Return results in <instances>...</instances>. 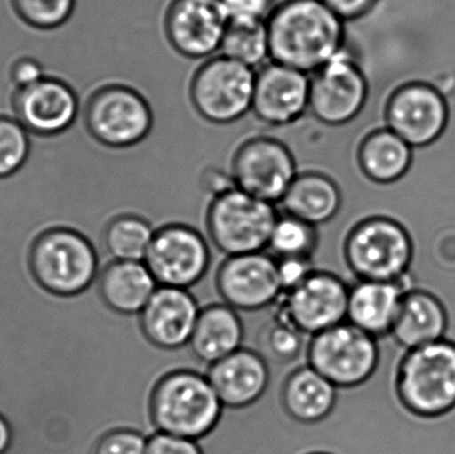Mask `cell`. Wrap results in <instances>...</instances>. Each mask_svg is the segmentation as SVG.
<instances>
[{
  "mask_svg": "<svg viewBox=\"0 0 455 454\" xmlns=\"http://www.w3.org/2000/svg\"><path fill=\"white\" fill-rule=\"evenodd\" d=\"M345 23L321 0H283L267 20L270 60L315 74L347 47Z\"/></svg>",
  "mask_w": 455,
  "mask_h": 454,
  "instance_id": "6da1fadb",
  "label": "cell"
},
{
  "mask_svg": "<svg viewBox=\"0 0 455 454\" xmlns=\"http://www.w3.org/2000/svg\"><path fill=\"white\" fill-rule=\"evenodd\" d=\"M223 410L207 375L189 370L163 376L148 402L149 418L156 432L199 442L215 431Z\"/></svg>",
  "mask_w": 455,
  "mask_h": 454,
  "instance_id": "7a4b0ae2",
  "label": "cell"
},
{
  "mask_svg": "<svg viewBox=\"0 0 455 454\" xmlns=\"http://www.w3.org/2000/svg\"><path fill=\"white\" fill-rule=\"evenodd\" d=\"M395 394L411 415L440 418L455 410V341L409 349L395 373Z\"/></svg>",
  "mask_w": 455,
  "mask_h": 454,
  "instance_id": "3957f363",
  "label": "cell"
},
{
  "mask_svg": "<svg viewBox=\"0 0 455 454\" xmlns=\"http://www.w3.org/2000/svg\"><path fill=\"white\" fill-rule=\"evenodd\" d=\"M28 266L39 287L59 298L82 295L99 277L98 252L92 243L63 227L47 229L34 240Z\"/></svg>",
  "mask_w": 455,
  "mask_h": 454,
  "instance_id": "277c9868",
  "label": "cell"
},
{
  "mask_svg": "<svg viewBox=\"0 0 455 454\" xmlns=\"http://www.w3.org/2000/svg\"><path fill=\"white\" fill-rule=\"evenodd\" d=\"M344 258L357 280L400 282L409 277L413 264V239L395 219L371 216L347 235Z\"/></svg>",
  "mask_w": 455,
  "mask_h": 454,
  "instance_id": "5b68a950",
  "label": "cell"
},
{
  "mask_svg": "<svg viewBox=\"0 0 455 454\" xmlns=\"http://www.w3.org/2000/svg\"><path fill=\"white\" fill-rule=\"evenodd\" d=\"M277 208L238 188H232L211 200L207 211V231L211 243L227 256L265 252Z\"/></svg>",
  "mask_w": 455,
  "mask_h": 454,
  "instance_id": "8992f818",
  "label": "cell"
},
{
  "mask_svg": "<svg viewBox=\"0 0 455 454\" xmlns=\"http://www.w3.org/2000/svg\"><path fill=\"white\" fill-rule=\"evenodd\" d=\"M83 123L93 140L107 148H131L151 132V106L135 88L125 84L100 85L87 99Z\"/></svg>",
  "mask_w": 455,
  "mask_h": 454,
  "instance_id": "52a82bcc",
  "label": "cell"
},
{
  "mask_svg": "<svg viewBox=\"0 0 455 454\" xmlns=\"http://www.w3.org/2000/svg\"><path fill=\"white\" fill-rule=\"evenodd\" d=\"M307 365L339 389L368 383L381 359L379 339L349 322L341 323L310 339Z\"/></svg>",
  "mask_w": 455,
  "mask_h": 454,
  "instance_id": "ba28073f",
  "label": "cell"
},
{
  "mask_svg": "<svg viewBox=\"0 0 455 454\" xmlns=\"http://www.w3.org/2000/svg\"><path fill=\"white\" fill-rule=\"evenodd\" d=\"M256 72L224 55L207 59L195 72L189 87L197 114L218 125L243 119L253 106Z\"/></svg>",
  "mask_w": 455,
  "mask_h": 454,
  "instance_id": "9c48e42d",
  "label": "cell"
},
{
  "mask_svg": "<svg viewBox=\"0 0 455 454\" xmlns=\"http://www.w3.org/2000/svg\"><path fill=\"white\" fill-rule=\"evenodd\" d=\"M368 98V77L347 45L310 75L309 112L329 127L349 124Z\"/></svg>",
  "mask_w": 455,
  "mask_h": 454,
  "instance_id": "30bf717a",
  "label": "cell"
},
{
  "mask_svg": "<svg viewBox=\"0 0 455 454\" xmlns=\"http://www.w3.org/2000/svg\"><path fill=\"white\" fill-rule=\"evenodd\" d=\"M349 291V285L337 275L315 271L281 296L275 306V317L313 338L347 322Z\"/></svg>",
  "mask_w": 455,
  "mask_h": 454,
  "instance_id": "8fae6325",
  "label": "cell"
},
{
  "mask_svg": "<svg viewBox=\"0 0 455 454\" xmlns=\"http://www.w3.org/2000/svg\"><path fill=\"white\" fill-rule=\"evenodd\" d=\"M235 188L272 204H280L297 178L296 159L283 141L257 136L243 141L232 160Z\"/></svg>",
  "mask_w": 455,
  "mask_h": 454,
  "instance_id": "7c38bea8",
  "label": "cell"
},
{
  "mask_svg": "<svg viewBox=\"0 0 455 454\" xmlns=\"http://www.w3.org/2000/svg\"><path fill=\"white\" fill-rule=\"evenodd\" d=\"M451 108L443 91L425 82L401 84L385 107V127L414 149L435 144L448 128Z\"/></svg>",
  "mask_w": 455,
  "mask_h": 454,
  "instance_id": "4fadbf2b",
  "label": "cell"
},
{
  "mask_svg": "<svg viewBox=\"0 0 455 454\" xmlns=\"http://www.w3.org/2000/svg\"><path fill=\"white\" fill-rule=\"evenodd\" d=\"M144 263L160 287L189 290L210 268V245L192 227L168 224L155 231Z\"/></svg>",
  "mask_w": 455,
  "mask_h": 454,
  "instance_id": "5bb4252c",
  "label": "cell"
},
{
  "mask_svg": "<svg viewBox=\"0 0 455 454\" xmlns=\"http://www.w3.org/2000/svg\"><path fill=\"white\" fill-rule=\"evenodd\" d=\"M223 303L238 312H257L275 306L283 296L277 261L269 253L228 256L216 275Z\"/></svg>",
  "mask_w": 455,
  "mask_h": 454,
  "instance_id": "9a60e30c",
  "label": "cell"
},
{
  "mask_svg": "<svg viewBox=\"0 0 455 454\" xmlns=\"http://www.w3.org/2000/svg\"><path fill=\"white\" fill-rule=\"evenodd\" d=\"M11 108L31 135L53 138L76 123L80 99L66 80L47 75L35 84L13 91Z\"/></svg>",
  "mask_w": 455,
  "mask_h": 454,
  "instance_id": "2e32d148",
  "label": "cell"
},
{
  "mask_svg": "<svg viewBox=\"0 0 455 454\" xmlns=\"http://www.w3.org/2000/svg\"><path fill=\"white\" fill-rule=\"evenodd\" d=\"M228 24L221 0H172L164 28L176 52L192 60H207L220 52Z\"/></svg>",
  "mask_w": 455,
  "mask_h": 454,
  "instance_id": "e0dca14e",
  "label": "cell"
},
{
  "mask_svg": "<svg viewBox=\"0 0 455 454\" xmlns=\"http://www.w3.org/2000/svg\"><path fill=\"white\" fill-rule=\"evenodd\" d=\"M310 75L277 61L257 69L251 114L262 124L286 127L309 112Z\"/></svg>",
  "mask_w": 455,
  "mask_h": 454,
  "instance_id": "ac0fdd59",
  "label": "cell"
},
{
  "mask_svg": "<svg viewBox=\"0 0 455 454\" xmlns=\"http://www.w3.org/2000/svg\"><path fill=\"white\" fill-rule=\"evenodd\" d=\"M200 311L189 290L159 285L139 314V325L144 339L155 348L178 351L191 341Z\"/></svg>",
  "mask_w": 455,
  "mask_h": 454,
  "instance_id": "d6986e66",
  "label": "cell"
},
{
  "mask_svg": "<svg viewBox=\"0 0 455 454\" xmlns=\"http://www.w3.org/2000/svg\"><path fill=\"white\" fill-rule=\"evenodd\" d=\"M207 378L223 407L229 410H245L256 404L270 383L267 359L243 346L210 365Z\"/></svg>",
  "mask_w": 455,
  "mask_h": 454,
  "instance_id": "ffe728a7",
  "label": "cell"
},
{
  "mask_svg": "<svg viewBox=\"0 0 455 454\" xmlns=\"http://www.w3.org/2000/svg\"><path fill=\"white\" fill-rule=\"evenodd\" d=\"M409 288V277L400 282L357 280L350 287L347 322L377 339L390 335Z\"/></svg>",
  "mask_w": 455,
  "mask_h": 454,
  "instance_id": "44dd1931",
  "label": "cell"
},
{
  "mask_svg": "<svg viewBox=\"0 0 455 454\" xmlns=\"http://www.w3.org/2000/svg\"><path fill=\"white\" fill-rule=\"evenodd\" d=\"M449 314L445 304L430 291L409 288L401 301L392 336L405 351L446 338Z\"/></svg>",
  "mask_w": 455,
  "mask_h": 454,
  "instance_id": "7402d4cb",
  "label": "cell"
},
{
  "mask_svg": "<svg viewBox=\"0 0 455 454\" xmlns=\"http://www.w3.org/2000/svg\"><path fill=\"white\" fill-rule=\"evenodd\" d=\"M98 279L101 301L124 316L140 314L159 287L144 261H111Z\"/></svg>",
  "mask_w": 455,
  "mask_h": 454,
  "instance_id": "603a6c76",
  "label": "cell"
},
{
  "mask_svg": "<svg viewBox=\"0 0 455 454\" xmlns=\"http://www.w3.org/2000/svg\"><path fill=\"white\" fill-rule=\"evenodd\" d=\"M339 400V388L309 365L297 368L281 389V405L296 423L312 426L325 420Z\"/></svg>",
  "mask_w": 455,
  "mask_h": 454,
  "instance_id": "cb8c5ba5",
  "label": "cell"
},
{
  "mask_svg": "<svg viewBox=\"0 0 455 454\" xmlns=\"http://www.w3.org/2000/svg\"><path fill=\"white\" fill-rule=\"evenodd\" d=\"M243 331L238 311L226 303L212 304L200 311L188 346L200 362L210 367L243 348Z\"/></svg>",
  "mask_w": 455,
  "mask_h": 454,
  "instance_id": "d4e9b609",
  "label": "cell"
},
{
  "mask_svg": "<svg viewBox=\"0 0 455 454\" xmlns=\"http://www.w3.org/2000/svg\"><path fill=\"white\" fill-rule=\"evenodd\" d=\"M280 205L283 213L318 228L339 215L342 207L341 189L331 176L307 171L297 175Z\"/></svg>",
  "mask_w": 455,
  "mask_h": 454,
  "instance_id": "484cf974",
  "label": "cell"
},
{
  "mask_svg": "<svg viewBox=\"0 0 455 454\" xmlns=\"http://www.w3.org/2000/svg\"><path fill=\"white\" fill-rule=\"evenodd\" d=\"M413 159V147L387 127L371 131L358 146L361 172L382 186L401 180L411 170Z\"/></svg>",
  "mask_w": 455,
  "mask_h": 454,
  "instance_id": "4316f807",
  "label": "cell"
},
{
  "mask_svg": "<svg viewBox=\"0 0 455 454\" xmlns=\"http://www.w3.org/2000/svg\"><path fill=\"white\" fill-rule=\"evenodd\" d=\"M148 220L133 213L112 219L103 232V244L114 260L144 261L155 236Z\"/></svg>",
  "mask_w": 455,
  "mask_h": 454,
  "instance_id": "83f0119b",
  "label": "cell"
},
{
  "mask_svg": "<svg viewBox=\"0 0 455 454\" xmlns=\"http://www.w3.org/2000/svg\"><path fill=\"white\" fill-rule=\"evenodd\" d=\"M219 53L256 71L261 68L270 61L267 21L228 24Z\"/></svg>",
  "mask_w": 455,
  "mask_h": 454,
  "instance_id": "f1b7e54d",
  "label": "cell"
},
{
  "mask_svg": "<svg viewBox=\"0 0 455 454\" xmlns=\"http://www.w3.org/2000/svg\"><path fill=\"white\" fill-rule=\"evenodd\" d=\"M317 227L281 212L270 235V255L275 259L313 258L318 247Z\"/></svg>",
  "mask_w": 455,
  "mask_h": 454,
  "instance_id": "f546056e",
  "label": "cell"
},
{
  "mask_svg": "<svg viewBox=\"0 0 455 454\" xmlns=\"http://www.w3.org/2000/svg\"><path fill=\"white\" fill-rule=\"evenodd\" d=\"M13 13L29 28L52 31L68 23L76 0H10Z\"/></svg>",
  "mask_w": 455,
  "mask_h": 454,
  "instance_id": "4dcf8cb0",
  "label": "cell"
},
{
  "mask_svg": "<svg viewBox=\"0 0 455 454\" xmlns=\"http://www.w3.org/2000/svg\"><path fill=\"white\" fill-rule=\"evenodd\" d=\"M31 154V133L13 115L0 114V180L26 165Z\"/></svg>",
  "mask_w": 455,
  "mask_h": 454,
  "instance_id": "1f68e13d",
  "label": "cell"
},
{
  "mask_svg": "<svg viewBox=\"0 0 455 454\" xmlns=\"http://www.w3.org/2000/svg\"><path fill=\"white\" fill-rule=\"evenodd\" d=\"M304 346V335L283 320L275 319L262 330L259 339V354L278 364L294 362Z\"/></svg>",
  "mask_w": 455,
  "mask_h": 454,
  "instance_id": "d6a6232c",
  "label": "cell"
},
{
  "mask_svg": "<svg viewBox=\"0 0 455 454\" xmlns=\"http://www.w3.org/2000/svg\"><path fill=\"white\" fill-rule=\"evenodd\" d=\"M148 437L135 429H114L100 437L92 454H147Z\"/></svg>",
  "mask_w": 455,
  "mask_h": 454,
  "instance_id": "836d02e7",
  "label": "cell"
},
{
  "mask_svg": "<svg viewBox=\"0 0 455 454\" xmlns=\"http://www.w3.org/2000/svg\"><path fill=\"white\" fill-rule=\"evenodd\" d=\"M229 23H261L275 10V0H221Z\"/></svg>",
  "mask_w": 455,
  "mask_h": 454,
  "instance_id": "e575fe53",
  "label": "cell"
},
{
  "mask_svg": "<svg viewBox=\"0 0 455 454\" xmlns=\"http://www.w3.org/2000/svg\"><path fill=\"white\" fill-rule=\"evenodd\" d=\"M275 261L283 295L299 287L310 275L317 271L313 258H283L275 259Z\"/></svg>",
  "mask_w": 455,
  "mask_h": 454,
  "instance_id": "d590c367",
  "label": "cell"
},
{
  "mask_svg": "<svg viewBox=\"0 0 455 454\" xmlns=\"http://www.w3.org/2000/svg\"><path fill=\"white\" fill-rule=\"evenodd\" d=\"M147 454H204V450L195 440L156 432L148 437Z\"/></svg>",
  "mask_w": 455,
  "mask_h": 454,
  "instance_id": "8d00e7d4",
  "label": "cell"
},
{
  "mask_svg": "<svg viewBox=\"0 0 455 454\" xmlns=\"http://www.w3.org/2000/svg\"><path fill=\"white\" fill-rule=\"evenodd\" d=\"M47 76L44 67L32 56H20L11 63L8 69V79L15 90L28 87Z\"/></svg>",
  "mask_w": 455,
  "mask_h": 454,
  "instance_id": "74e56055",
  "label": "cell"
},
{
  "mask_svg": "<svg viewBox=\"0 0 455 454\" xmlns=\"http://www.w3.org/2000/svg\"><path fill=\"white\" fill-rule=\"evenodd\" d=\"M345 21L357 20L373 10L379 0H321Z\"/></svg>",
  "mask_w": 455,
  "mask_h": 454,
  "instance_id": "f35d334b",
  "label": "cell"
},
{
  "mask_svg": "<svg viewBox=\"0 0 455 454\" xmlns=\"http://www.w3.org/2000/svg\"><path fill=\"white\" fill-rule=\"evenodd\" d=\"M202 184L204 191L210 192L212 197L235 188L230 172H224L223 170H216V168L205 171L202 178Z\"/></svg>",
  "mask_w": 455,
  "mask_h": 454,
  "instance_id": "ab89813d",
  "label": "cell"
},
{
  "mask_svg": "<svg viewBox=\"0 0 455 454\" xmlns=\"http://www.w3.org/2000/svg\"><path fill=\"white\" fill-rule=\"evenodd\" d=\"M12 444V429L8 421L0 415V454H7Z\"/></svg>",
  "mask_w": 455,
  "mask_h": 454,
  "instance_id": "60d3db41",
  "label": "cell"
},
{
  "mask_svg": "<svg viewBox=\"0 0 455 454\" xmlns=\"http://www.w3.org/2000/svg\"><path fill=\"white\" fill-rule=\"evenodd\" d=\"M307 454H334V453H329V452H323V450H320V452H310Z\"/></svg>",
  "mask_w": 455,
  "mask_h": 454,
  "instance_id": "b9f144b4",
  "label": "cell"
}]
</instances>
